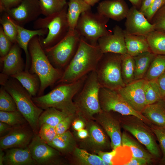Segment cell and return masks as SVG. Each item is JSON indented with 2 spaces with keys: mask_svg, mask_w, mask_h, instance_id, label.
I'll use <instances>...</instances> for the list:
<instances>
[{
  "mask_svg": "<svg viewBox=\"0 0 165 165\" xmlns=\"http://www.w3.org/2000/svg\"><path fill=\"white\" fill-rule=\"evenodd\" d=\"M103 54L97 45H92L81 37L75 53L57 83L72 82L95 70Z\"/></svg>",
  "mask_w": 165,
  "mask_h": 165,
  "instance_id": "6da1fadb",
  "label": "cell"
},
{
  "mask_svg": "<svg viewBox=\"0 0 165 165\" xmlns=\"http://www.w3.org/2000/svg\"><path fill=\"white\" fill-rule=\"evenodd\" d=\"M87 75L72 82L58 84L46 94L32 97L33 101L42 109L54 108L68 115H76L73 98L82 87Z\"/></svg>",
  "mask_w": 165,
  "mask_h": 165,
  "instance_id": "7a4b0ae2",
  "label": "cell"
},
{
  "mask_svg": "<svg viewBox=\"0 0 165 165\" xmlns=\"http://www.w3.org/2000/svg\"><path fill=\"white\" fill-rule=\"evenodd\" d=\"M28 49L31 59L29 71L36 74L40 81L38 96L43 95L48 87L57 83L61 78L63 71L55 68L46 55L38 36L30 41Z\"/></svg>",
  "mask_w": 165,
  "mask_h": 165,
  "instance_id": "3957f363",
  "label": "cell"
},
{
  "mask_svg": "<svg viewBox=\"0 0 165 165\" xmlns=\"http://www.w3.org/2000/svg\"><path fill=\"white\" fill-rule=\"evenodd\" d=\"M101 87L95 71L88 74L82 87L73 98L79 117L90 120L102 111L99 100Z\"/></svg>",
  "mask_w": 165,
  "mask_h": 165,
  "instance_id": "277c9868",
  "label": "cell"
},
{
  "mask_svg": "<svg viewBox=\"0 0 165 165\" xmlns=\"http://www.w3.org/2000/svg\"><path fill=\"white\" fill-rule=\"evenodd\" d=\"M16 103L17 110L25 118L35 134L39 129V118L43 109L34 103L32 97L16 79L9 77L3 85Z\"/></svg>",
  "mask_w": 165,
  "mask_h": 165,
  "instance_id": "5b68a950",
  "label": "cell"
},
{
  "mask_svg": "<svg viewBox=\"0 0 165 165\" xmlns=\"http://www.w3.org/2000/svg\"><path fill=\"white\" fill-rule=\"evenodd\" d=\"M121 63V54H103L95 70L101 87L116 90L126 85L122 77Z\"/></svg>",
  "mask_w": 165,
  "mask_h": 165,
  "instance_id": "8992f818",
  "label": "cell"
},
{
  "mask_svg": "<svg viewBox=\"0 0 165 165\" xmlns=\"http://www.w3.org/2000/svg\"><path fill=\"white\" fill-rule=\"evenodd\" d=\"M68 5L61 11L38 18L34 23L36 29L46 28L48 32L45 38L39 36L42 45L44 49L57 43L67 34L69 27L67 17Z\"/></svg>",
  "mask_w": 165,
  "mask_h": 165,
  "instance_id": "52a82bcc",
  "label": "cell"
},
{
  "mask_svg": "<svg viewBox=\"0 0 165 165\" xmlns=\"http://www.w3.org/2000/svg\"><path fill=\"white\" fill-rule=\"evenodd\" d=\"M109 19L97 12L87 11L81 15L75 30L88 42L97 45L100 38L112 32L107 28Z\"/></svg>",
  "mask_w": 165,
  "mask_h": 165,
  "instance_id": "ba28073f",
  "label": "cell"
},
{
  "mask_svg": "<svg viewBox=\"0 0 165 165\" xmlns=\"http://www.w3.org/2000/svg\"><path fill=\"white\" fill-rule=\"evenodd\" d=\"M81 36L75 30L54 45L44 49L45 53L55 68L64 71L75 53Z\"/></svg>",
  "mask_w": 165,
  "mask_h": 165,
  "instance_id": "9c48e42d",
  "label": "cell"
},
{
  "mask_svg": "<svg viewBox=\"0 0 165 165\" xmlns=\"http://www.w3.org/2000/svg\"><path fill=\"white\" fill-rule=\"evenodd\" d=\"M99 100L101 109L103 111L108 112L113 111L123 115L133 116L147 123L149 121L141 113L132 108L115 90L101 87Z\"/></svg>",
  "mask_w": 165,
  "mask_h": 165,
  "instance_id": "30bf717a",
  "label": "cell"
},
{
  "mask_svg": "<svg viewBox=\"0 0 165 165\" xmlns=\"http://www.w3.org/2000/svg\"><path fill=\"white\" fill-rule=\"evenodd\" d=\"M36 165H52L60 163V153L35 134L28 146Z\"/></svg>",
  "mask_w": 165,
  "mask_h": 165,
  "instance_id": "8fae6325",
  "label": "cell"
},
{
  "mask_svg": "<svg viewBox=\"0 0 165 165\" xmlns=\"http://www.w3.org/2000/svg\"><path fill=\"white\" fill-rule=\"evenodd\" d=\"M4 12L15 23L22 26L35 21L42 14L39 0H23L16 7Z\"/></svg>",
  "mask_w": 165,
  "mask_h": 165,
  "instance_id": "7c38bea8",
  "label": "cell"
},
{
  "mask_svg": "<svg viewBox=\"0 0 165 165\" xmlns=\"http://www.w3.org/2000/svg\"><path fill=\"white\" fill-rule=\"evenodd\" d=\"M145 80H134L116 90L134 110L141 113L146 105L144 91Z\"/></svg>",
  "mask_w": 165,
  "mask_h": 165,
  "instance_id": "4fadbf2b",
  "label": "cell"
},
{
  "mask_svg": "<svg viewBox=\"0 0 165 165\" xmlns=\"http://www.w3.org/2000/svg\"><path fill=\"white\" fill-rule=\"evenodd\" d=\"M25 125L13 127L8 134L0 137V148L4 150L28 147L35 133Z\"/></svg>",
  "mask_w": 165,
  "mask_h": 165,
  "instance_id": "5bb4252c",
  "label": "cell"
},
{
  "mask_svg": "<svg viewBox=\"0 0 165 165\" xmlns=\"http://www.w3.org/2000/svg\"><path fill=\"white\" fill-rule=\"evenodd\" d=\"M126 18L124 31L127 34L146 36L155 30L153 25L144 14L133 6L129 9Z\"/></svg>",
  "mask_w": 165,
  "mask_h": 165,
  "instance_id": "9a60e30c",
  "label": "cell"
},
{
  "mask_svg": "<svg viewBox=\"0 0 165 165\" xmlns=\"http://www.w3.org/2000/svg\"><path fill=\"white\" fill-rule=\"evenodd\" d=\"M123 127L130 132L143 144L151 155L157 158L160 156V152L153 135L141 123L136 122L123 123Z\"/></svg>",
  "mask_w": 165,
  "mask_h": 165,
  "instance_id": "2e32d148",
  "label": "cell"
},
{
  "mask_svg": "<svg viewBox=\"0 0 165 165\" xmlns=\"http://www.w3.org/2000/svg\"><path fill=\"white\" fill-rule=\"evenodd\" d=\"M97 45L103 53L123 55L127 53L124 30L118 25L114 27L111 33L100 38Z\"/></svg>",
  "mask_w": 165,
  "mask_h": 165,
  "instance_id": "e0dca14e",
  "label": "cell"
},
{
  "mask_svg": "<svg viewBox=\"0 0 165 165\" xmlns=\"http://www.w3.org/2000/svg\"><path fill=\"white\" fill-rule=\"evenodd\" d=\"M94 119L105 130L111 140V146L113 149L122 146V136L118 121L109 112L102 110L95 115Z\"/></svg>",
  "mask_w": 165,
  "mask_h": 165,
  "instance_id": "ac0fdd59",
  "label": "cell"
},
{
  "mask_svg": "<svg viewBox=\"0 0 165 165\" xmlns=\"http://www.w3.org/2000/svg\"><path fill=\"white\" fill-rule=\"evenodd\" d=\"M86 127L88 136L83 142L86 148L97 153L108 146L109 144L107 136L98 124L91 120H87Z\"/></svg>",
  "mask_w": 165,
  "mask_h": 165,
  "instance_id": "d6986e66",
  "label": "cell"
},
{
  "mask_svg": "<svg viewBox=\"0 0 165 165\" xmlns=\"http://www.w3.org/2000/svg\"><path fill=\"white\" fill-rule=\"evenodd\" d=\"M21 49L17 43H14L8 53L0 58L1 73L11 77L25 70V65L21 57Z\"/></svg>",
  "mask_w": 165,
  "mask_h": 165,
  "instance_id": "ffe728a7",
  "label": "cell"
},
{
  "mask_svg": "<svg viewBox=\"0 0 165 165\" xmlns=\"http://www.w3.org/2000/svg\"><path fill=\"white\" fill-rule=\"evenodd\" d=\"M97 8L99 14L118 21L126 18L130 9L124 0H104Z\"/></svg>",
  "mask_w": 165,
  "mask_h": 165,
  "instance_id": "44dd1931",
  "label": "cell"
},
{
  "mask_svg": "<svg viewBox=\"0 0 165 165\" xmlns=\"http://www.w3.org/2000/svg\"><path fill=\"white\" fill-rule=\"evenodd\" d=\"M8 16L16 28L17 31L16 43L24 51L26 58L25 70H29L31 64L30 57L28 49L29 43L31 40L35 36L42 37L47 35L48 32V29L46 28H42L35 30L27 29L17 24L9 16Z\"/></svg>",
  "mask_w": 165,
  "mask_h": 165,
  "instance_id": "7402d4cb",
  "label": "cell"
},
{
  "mask_svg": "<svg viewBox=\"0 0 165 165\" xmlns=\"http://www.w3.org/2000/svg\"><path fill=\"white\" fill-rule=\"evenodd\" d=\"M3 163L6 165H36L28 147L7 149L5 154Z\"/></svg>",
  "mask_w": 165,
  "mask_h": 165,
  "instance_id": "603a6c76",
  "label": "cell"
},
{
  "mask_svg": "<svg viewBox=\"0 0 165 165\" xmlns=\"http://www.w3.org/2000/svg\"><path fill=\"white\" fill-rule=\"evenodd\" d=\"M141 114L155 125L165 128V100L146 105Z\"/></svg>",
  "mask_w": 165,
  "mask_h": 165,
  "instance_id": "cb8c5ba5",
  "label": "cell"
},
{
  "mask_svg": "<svg viewBox=\"0 0 165 165\" xmlns=\"http://www.w3.org/2000/svg\"><path fill=\"white\" fill-rule=\"evenodd\" d=\"M124 33L127 53L130 56L134 57L141 53L151 51L146 36L131 35L124 32Z\"/></svg>",
  "mask_w": 165,
  "mask_h": 165,
  "instance_id": "d4e9b609",
  "label": "cell"
},
{
  "mask_svg": "<svg viewBox=\"0 0 165 165\" xmlns=\"http://www.w3.org/2000/svg\"><path fill=\"white\" fill-rule=\"evenodd\" d=\"M67 17L69 31L75 30L77 23L82 13L91 10V6L83 0H69L67 2Z\"/></svg>",
  "mask_w": 165,
  "mask_h": 165,
  "instance_id": "484cf974",
  "label": "cell"
},
{
  "mask_svg": "<svg viewBox=\"0 0 165 165\" xmlns=\"http://www.w3.org/2000/svg\"><path fill=\"white\" fill-rule=\"evenodd\" d=\"M16 79L32 97L36 96L39 90L40 82L37 75L24 70L11 76Z\"/></svg>",
  "mask_w": 165,
  "mask_h": 165,
  "instance_id": "4316f807",
  "label": "cell"
},
{
  "mask_svg": "<svg viewBox=\"0 0 165 165\" xmlns=\"http://www.w3.org/2000/svg\"><path fill=\"white\" fill-rule=\"evenodd\" d=\"M48 144L59 152L65 154L73 152L76 148L75 138L68 130L62 134H57Z\"/></svg>",
  "mask_w": 165,
  "mask_h": 165,
  "instance_id": "83f0119b",
  "label": "cell"
},
{
  "mask_svg": "<svg viewBox=\"0 0 165 165\" xmlns=\"http://www.w3.org/2000/svg\"><path fill=\"white\" fill-rule=\"evenodd\" d=\"M156 55L151 51H148L133 57L135 66L134 81L144 79L152 62Z\"/></svg>",
  "mask_w": 165,
  "mask_h": 165,
  "instance_id": "f1b7e54d",
  "label": "cell"
},
{
  "mask_svg": "<svg viewBox=\"0 0 165 165\" xmlns=\"http://www.w3.org/2000/svg\"><path fill=\"white\" fill-rule=\"evenodd\" d=\"M151 52L156 55H165V32L155 30L146 36Z\"/></svg>",
  "mask_w": 165,
  "mask_h": 165,
  "instance_id": "f546056e",
  "label": "cell"
},
{
  "mask_svg": "<svg viewBox=\"0 0 165 165\" xmlns=\"http://www.w3.org/2000/svg\"><path fill=\"white\" fill-rule=\"evenodd\" d=\"M69 115L54 108L43 111L38 119L39 127L45 124L55 127L62 120Z\"/></svg>",
  "mask_w": 165,
  "mask_h": 165,
  "instance_id": "4dcf8cb0",
  "label": "cell"
},
{
  "mask_svg": "<svg viewBox=\"0 0 165 165\" xmlns=\"http://www.w3.org/2000/svg\"><path fill=\"white\" fill-rule=\"evenodd\" d=\"M122 145L126 146L130 149L133 157L144 158L148 163L152 161V155L145 150L138 142L123 132L122 136Z\"/></svg>",
  "mask_w": 165,
  "mask_h": 165,
  "instance_id": "1f68e13d",
  "label": "cell"
},
{
  "mask_svg": "<svg viewBox=\"0 0 165 165\" xmlns=\"http://www.w3.org/2000/svg\"><path fill=\"white\" fill-rule=\"evenodd\" d=\"M121 71L123 81L126 85L134 81L135 61L127 53L121 55Z\"/></svg>",
  "mask_w": 165,
  "mask_h": 165,
  "instance_id": "d6a6232c",
  "label": "cell"
},
{
  "mask_svg": "<svg viewBox=\"0 0 165 165\" xmlns=\"http://www.w3.org/2000/svg\"><path fill=\"white\" fill-rule=\"evenodd\" d=\"M165 72V55H157L152 62L144 78L150 81L157 79Z\"/></svg>",
  "mask_w": 165,
  "mask_h": 165,
  "instance_id": "836d02e7",
  "label": "cell"
},
{
  "mask_svg": "<svg viewBox=\"0 0 165 165\" xmlns=\"http://www.w3.org/2000/svg\"><path fill=\"white\" fill-rule=\"evenodd\" d=\"M73 152L77 161L82 165H109L97 155L89 153L85 149L76 147Z\"/></svg>",
  "mask_w": 165,
  "mask_h": 165,
  "instance_id": "e575fe53",
  "label": "cell"
},
{
  "mask_svg": "<svg viewBox=\"0 0 165 165\" xmlns=\"http://www.w3.org/2000/svg\"><path fill=\"white\" fill-rule=\"evenodd\" d=\"M42 14L47 16L62 11L67 6L66 0H39Z\"/></svg>",
  "mask_w": 165,
  "mask_h": 165,
  "instance_id": "d590c367",
  "label": "cell"
},
{
  "mask_svg": "<svg viewBox=\"0 0 165 165\" xmlns=\"http://www.w3.org/2000/svg\"><path fill=\"white\" fill-rule=\"evenodd\" d=\"M144 91L146 105L154 103L163 99L156 80H145Z\"/></svg>",
  "mask_w": 165,
  "mask_h": 165,
  "instance_id": "8d00e7d4",
  "label": "cell"
},
{
  "mask_svg": "<svg viewBox=\"0 0 165 165\" xmlns=\"http://www.w3.org/2000/svg\"><path fill=\"white\" fill-rule=\"evenodd\" d=\"M0 121L5 123L12 127L24 125L27 122L18 110L13 111L0 110Z\"/></svg>",
  "mask_w": 165,
  "mask_h": 165,
  "instance_id": "74e56055",
  "label": "cell"
},
{
  "mask_svg": "<svg viewBox=\"0 0 165 165\" xmlns=\"http://www.w3.org/2000/svg\"><path fill=\"white\" fill-rule=\"evenodd\" d=\"M17 110L14 99L2 86L0 89V110L13 111Z\"/></svg>",
  "mask_w": 165,
  "mask_h": 165,
  "instance_id": "f35d334b",
  "label": "cell"
},
{
  "mask_svg": "<svg viewBox=\"0 0 165 165\" xmlns=\"http://www.w3.org/2000/svg\"><path fill=\"white\" fill-rule=\"evenodd\" d=\"M0 22L5 35L13 44L16 43L17 31L16 28L6 13L1 18Z\"/></svg>",
  "mask_w": 165,
  "mask_h": 165,
  "instance_id": "ab89813d",
  "label": "cell"
},
{
  "mask_svg": "<svg viewBox=\"0 0 165 165\" xmlns=\"http://www.w3.org/2000/svg\"><path fill=\"white\" fill-rule=\"evenodd\" d=\"M38 134L40 138L48 144L51 142L57 135L55 127L45 124L40 127Z\"/></svg>",
  "mask_w": 165,
  "mask_h": 165,
  "instance_id": "60d3db41",
  "label": "cell"
},
{
  "mask_svg": "<svg viewBox=\"0 0 165 165\" xmlns=\"http://www.w3.org/2000/svg\"><path fill=\"white\" fill-rule=\"evenodd\" d=\"M151 23L153 25L155 30L165 32V5L155 13Z\"/></svg>",
  "mask_w": 165,
  "mask_h": 165,
  "instance_id": "b9f144b4",
  "label": "cell"
},
{
  "mask_svg": "<svg viewBox=\"0 0 165 165\" xmlns=\"http://www.w3.org/2000/svg\"><path fill=\"white\" fill-rule=\"evenodd\" d=\"M13 44L5 35L2 26H1L0 28V58L3 57L8 53Z\"/></svg>",
  "mask_w": 165,
  "mask_h": 165,
  "instance_id": "7bdbcfd3",
  "label": "cell"
},
{
  "mask_svg": "<svg viewBox=\"0 0 165 165\" xmlns=\"http://www.w3.org/2000/svg\"><path fill=\"white\" fill-rule=\"evenodd\" d=\"M152 130L157 138L162 151V162L165 163V128L154 125L152 127Z\"/></svg>",
  "mask_w": 165,
  "mask_h": 165,
  "instance_id": "ee69618b",
  "label": "cell"
},
{
  "mask_svg": "<svg viewBox=\"0 0 165 165\" xmlns=\"http://www.w3.org/2000/svg\"><path fill=\"white\" fill-rule=\"evenodd\" d=\"M165 5V0H155L144 13L149 21L151 23L152 19L157 11Z\"/></svg>",
  "mask_w": 165,
  "mask_h": 165,
  "instance_id": "f6af8a7d",
  "label": "cell"
},
{
  "mask_svg": "<svg viewBox=\"0 0 165 165\" xmlns=\"http://www.w3.org/2000/svg\"><path fill=\"white\" fill-rule=\"evenodd\" d=\"M75 115L68 116L57 125L55 127L57 134H62L67 131L72 123Z\"/></svg>",
  "mask_w": 165,
  "mask_h": 165,
  "instance_id": "bcb514c9",
  "label": "cell"
},
{
  "mask_svg": "<svg viewBox=\"0 0 165 165\" xmlns=\"http://www.w3.org/2000/svg\"><path fill=\"white\" fill-rule=\"evenodd\" d=\"M23 0H0V11H6L16 7Z\"/></svg>",
  "mask_w": 165,
  "mask_h": 165,
  "instance_id": "7dc6e473",
  "label": "cell"
},
{
  "mask_svg": "<svg viewBox=\"0 0 165 165\" xmlns=\"http://www.w3.org/2000/svg\"><path fill=\"white\" fill-rule=\"evenodd\" d=\"M97 155L109 165H113L112 160L116 153V149L110 152L100 151L97 153Z\"/></svg>",
  "mask_w": 165,
  "mask_h": 165,
  "instance_id": "c3c4849f",
  "label": "cell"
},
{
  "mask_svg": "<svg viewBox=\"0 0 165 165\" xmlns=\"http://www.w3.org/2000/svg\"><path fill=\"white\" fill-rule=\"evenodd\" d=\"M156 80L160 90L161 97L164 99L165 96V72Z\"/></svg>",
  "mask_w": 165,
  "mask_h": 165,
  "instance_id": "681fc988",
  "label": "cell"
},
{
  "mask_svg": "<svg viewBox=\"0 0 165 165\" xmlns=\"http://www.w3.org/2000/svg\"><path fill=\"white\" fill-rule=\"evenodd\" d=\"M148 163L145 159L132 156L131 160L125 165H145Z\"/></svg>",
  "mask_w": 165,
  "mask_h": 165,
  "instance_id": "f907efd6",
  "label": "cell"
},
{
  "mask_svg": "<svg viewBox=\"0 0 165 165\" xmlns=\"http://www.w3.org/2000/svg\"><path fill=\"white\" fill-rule=\"evenodd\" d=\"M72 125L73 129L78 131L84 129L86 127V123L82 119H78L73 121Z\"/></svg>",
  "mask_w": 165,
  "mask_h": 165,
  "instance_id": "816d5d0a",
  "label": "cell"
},
{
  "mask_svg": "<svg viewBox=\"0 0 165 165\" xmlns=\"http://www.w3.org/2000/svg\"><path fill=\"white\" fill-rule=\"evenodd\" d=\"M13 127L9 125L0 122V136H3L8 134L12 129Z\"/></svg>",
  "mask_w": 165,
  "mask_h": 165,
  "instance_id": "f5cc1de1",
  "label": "cell"
},
{
  "mask_svg": "<svg viewBox=\"0 0 165 165\" xmlns=\"http://www.w3.org/2000/svg\"><path fill=\"white\" fill-rule=\"evenodd\" d=\"M155 0H142L139 10L143 14Z\"/></svg>",
  "mask_w": 165,
  "mask_h": 165,
  "instance_id": "db71d44e",
  "label": "cell"
},
{
  "mask_svg": "<svg viewBox=\"0 0 165 165\" xmlns=\"http://www.w3.org/2000/svg\"><path fill=\"white\" fill-rule=\"evenodd\" d=\"M77 131V136L80 139L82 140L85 139L88 136V132L86 129H83Z\"/></svg>",
  "mask_w": 165,
  "mask_h": 165,
  "instance_id": "11a10c76",
  "label": "cell"
},
{
  "mask_svg": "<svg viewBox=\"0 0 165 165\" xmlns=\"http://www.w3.org/2000/svg\"><path fill=\"white\" fill-rule=\"evenodd\" d=\"M132 5L133 6L139 9L140 8L142 0H128Z\"/></svg>",
  "mask_w": 165,
  "mask_h": 165,
  "instance_id": "9f6ffc18",
  "label": "cell"
},
{
  "mask_svg": "<svg viewBox=\"0 0 165 165\" xmlns=\"http://www.w3.org/2000/svg\"><path fill=\"white\" fill-rule=\"evenodd\" d=\"M86 3L91 6H94L98 3L100 0H83Z\"/></svg>",
  "mask_w": 165,
  "mask_h": 165,
  "instance_id": "6f0895ef",
  "label": "cell"
},
{
  "mask_svg": "<svg viewBox=\"0 0 165 165\" xmlns=\"http://www.w3.org/2000/svg\"><path fill=\"white\" fill-rule=\"evenodd\" d=\"M5 153L3 152V150L0 149V165H4V160Z\"/></svg>",
  "mask_w": 165,
  "mask_h": 165,
  "instance_id": "680465c9",
  "label": "cell"
},
{
  "mask_svg": "<svg viewBox=\"0 0 165 165\" xmlns=\"http://www.w3.org/2000/svg\"><path fill=\"white\" fill-rule=\"evenodd\" d=\"M164 99H165V97H164Z\"/></svg>",
  "mask_w": 165,
  "mask_h": 165,
  "instance_id": "91938a15",
  "label": "cell"
}]
</instances>
